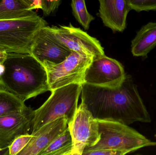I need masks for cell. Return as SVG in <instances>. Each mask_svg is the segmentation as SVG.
Returning a JSON list of instances; mask_svg holds the SVG:
<instances>
[{"mask_svg": "<svg viewBox=\"0 0 156 155\" xmlns=\"http://www.w3.org/2000/svg\"><path fill=\"white\" fill-rule=\"evenodd\" d=\"M81 102L97 120L132 124L150 123L151 118L131 75L117 88L82 84Z\"/></svg>", "mask_w": 156, "mask_h": 155, "instance_id": "6da1fadb", "label": "cell"}, {"mask_svg": "<svg viewBox=\"0 0 156 155\" xmlns=\"http://www.w3.org/2000/svg\"><path fill=\"white\" fill-rule=\"evenodd\" d=\"M0 76V90L25 102L49 91L47 73L43 65L30 53H8Z\"/></svg>", "mask_w": 156, "mask_h": 155, "instance_id": "7a4b0ae2", "label": "cell"}, {"mask_svg": "<svg viewBox=\"0 0 156 155\" xmlns=\"http://www.w3.org/2000/svg\"><path fill=\"white\" fill-rule=\"evenodd\" d=\"M100 139L92 147L84 151L96 149H111L124 155L134 153L144 147L156 146V142L120 122L98 120Z\"/></svg>", "mask_w": 156, "mask_h": 155, "instance_id": "3957f363", "label": "cell"}, {"mask_svg": "<svg viewBox=\"0 0 156 155\" xmlns=\"http://www.w3.org/2000/svg\"><path fill=\"white\" fill-rule=\"evenodd\" d=\"M81 90V84H71L52 91L47 100L34 110L31 134L58 118L66 117L68 123L71 122L77 110Z\"/></svg>", "mask_w": 156, "mask_h": 155, "instance_id": "277c9868", "label": "cell"}, {"mask_svg": "<svg viewBox=\"0 0 156 155\" xmlns=\"http://www.w3.org/2000/svg\"><path fill=\"white\" fill-rule=\"evenodd\" d=\"M47 25L37 14L26 18L0 20V49L7 53L31 54L35 33Z\"/></svg>", "mask_w": 156, "mask_h": 155, "instance_id": "5b68a950", "label": "cell"}, {"mask_svg": "<svg viewBox=\"0 0 156 155\" xmlns=\"http://www.w3.org/2000/svg\"><path fill=\"white\" fill-rule=\"evenodd\" d=\"M93 59L91 56L72 51L61 63H44L42 65L47 73L49 91L71 84H83L85 71Z\"/></svg>", "mask_w": 156, "mask_h": 155, "instance_id": "8992f818", "label": "cell"}, {"mask_svg": "<svg viewBox=\"0 0 156 155\" xmlns=\"http://www.w3.org/2000/svg\"><path fill=\"white\" fill-rule=\"evenodd\" d=\"M73 147L70 155H82L84 149L95 145L100 139L99 123L81 102L68 123Z\"/></svg>", "mask_w": 156, "mask_h": 155, "instance_id": "52a82bcc", "label": "cell"}, {"mask_svg": "<svg viewBox=\"0 0 156 155\" xmlns=\"http://www.w3.org/2000/svg\"><path fill=\"white\" fill-rule=\"evenodd\" d=\"M126 76L122 65L104 55L93 59L85 71L83 83L115 88L121 86Z\"/></svg>", "mask_w": 156, "mask_h": 155, "instance_id": "ba28073f", "label": "cell"}, {"mask_svg": "<svg viewBox=\"0 0 156 155\" xmlns=\"http://www.w3.org/2000/svg\"><path fill=\"white\" fill-rule=\"evenodd\" d=\"M55 36L71 51L95 58L104 55L103 47L99 40L89 35L71 23L68 25L50 26Z\"/></svg>", "mask_w": 156, "mask_h": 155, "instance_id": "9c48e42d", "label": "cell"}, {"mask_svg": "<svg viewBox=\"0 0 156 155\" xmlns=\"http://www.w3.org/2000/svg\"><path fill=\"white\" fill-rule=\"evenodd\" d=\"M71 52L55 36L50 26L42 27L34 35L31 54L42 64L45 62L56 64L61 63Z\"/></svg>", "mask_w": 156, "mask_h": 155, "instance_id": "30bf717a", "label": "cell"}, {"mask_svg": "<svg viewBox=\"0 0 156 155\" xmlns=\"http://www.w3.org/2000/svg\"><path fill=\"white\" fill-rule=\"evenodd\" d=\"M34 110L27 107L22 112L0 116V149L9 147L16 137L29 134Z\"/></svg>", "mask_w": 156, "mask_h": 155, "instance_id": "8fae6325", "label": "cell"}, {"mask_svg": "<svg viewBox=\"0 0 156 155\" xmlns=\"http://www.w3.org/2000/svg\"><path fill=\"white\" fill-rule=\"evenodd\" d=\"M68 126L66 117L58 118L43 126L34 133L18 155H39L49 144Z\"/></svg>", "mask_w": 156, "mask_h": 155, "instance_id": "7c38bea8", "label": "cell"}, {"mask_svg": "<svg viewBox=\"0 0 156 155\" xmlns=\"http://www.w3.org/2000/svg\"><path fill=\"white\" fill-rule=\"evenodd\" d=\"M99 16L103 23L114 32H122L131 10L126 0H99Z\"/></svg>", "mask_w": 156, "mask_h": 155, "instance_id": "4fadbf2b", "label": "cell"}, {"mask_svg": "<svg viewBox=\"0 0 156 155\" xmlns=\"http://www.w3.org/2000/svg\"><path fill=\"white\" fill-rule=\"evenodd\" d=\"M156 46V22H149L143 26L132 40L131 51L133 55L146 57Z\"/></svg>", "mask_w": 156, "mask_h": 155, "instance_id": "5bb4252c", "label": "cell"}, {"mask_svg": "<svg viewBox=\"0 0 156 155\" xmlns=\"http://www.w3.org/2000/svg\"><path fill=\"white\" fill-rule=\"evenodd\" d=\"M36 14L26 0H0V20L26 18Z\"/></svg>", "mask_w": 156, "mask_h": 155, "instance_id": "9a60e30c", "label": "cell"}, {"mask_svg": "<svg viewBox=\"0 0 156 155\" xmlns=\"http://www.w3.org/2000/svg\"><path fill=\"white\" fill-rule=\"evenodd\" d=\"M72 147V136L68 126L39 155H70Z\"/></svg>", "mask_w": 156, "mask_h": 155, "instance_id": "2e32d148", "label": "cell"}, {"mask_svg": "<svg viewBox=\"0 0 156 155\" xmlns=\"http://www.w3.org/2000/svg\"><path fill=\"white\" fill-rule=\"evenodd\" d=\"M27 106L12 94L0 90V116L20 113Z\"/></svg>", "mask_w": 156, "mask_h": 155, "instance_id": "e0dca14e", "label": "cell"}, {"mask_svg": "<svg viewBox=\"0 0 156 155\" xmlns=\"http://www.w3.org/2000/svg\"><path fill=\"white\" fill-rule=\"evenodd\" d=\"M71 6L76 20L85 30H88L94 17L88 12L85 0H71Z\"/></svg>", "mask_w": 156, "mask_h": 155, "instance_id": "ac0fdd59", "label": "cell"}, {"mask_svg": "<svg viewBox=\"0 0 156 155\" xmlns=\"http://www.w3.org/2000/svg\"><path fill=\"white\" fill-rule=\"evenodd\" d=\"M33 137L31 134L19 136L9 146V155H17L25 148Z\"/></svg>", "mask_w": 156, "mask_h": 155, "instance_id": "d6986e66", "label": "cell"}, {"mask_svg": "<svg viewBox=\"0 0 156 155\" xmlns=\"http://www.w3.org/2000/svg\"><path fill=\"white\" fill-rule=\"evenodd\" d=\"M131 10L137 12L156 10V0H126Z\"/></svg>", "mask_w": 156, "mask_h": 155, "instance_id": "ffe728a7", "label": "cell"}, {"mask_svg": "<svg viewBox=\"0 0 156 155\" xmlns=\"http://www.w3.org/2000/svg\"><path fill=\"white\" fill-rule=\"evenodd\" d=\"M42 8L45 15L53 13L60 5L61 0H41Z\"/></svg>", "mask_w": 156, "mask_h": 155, "instance_id": "44dd1931", "label": "cell"}, {"mask_svg": "<svg viewBox=\"0 0 156 155\" xmlns=\"http://www.w3.org/2000/svg\"><path fill=\"white\" fill-rule=\"evenodd\" d=\"M30 5L32 10L41 9L42 8V2L41 0H26Z\"/></svg>", "mask_w": 156, "mask_h": 155, "instance_id": "7402d4cb", "label": "cell"}, {"mask_svg": "<svg viewBox=\"0 0 156 155\" xmlns=\"http://www.w3.org/2000/svg\"><path fill=\"white\" fill-rule=\"evenodd\" d=\"M8 53L5 51L0 49V63L3 64L6 60Z\"/></svg>", "mask_w": 156, "mask_h": 155, "instance_id": "603a6c76", "label": "cell"}, {"mask_svg": "<svg viewBox=\"0 0 156 155\" xmlns=\"http://www.w3.org/2000/svg\"><path fill=\"white\" fill-rule=\"evenodd\" d=\"M0 155H9V147L0 149Z\"/></svg>", "mask_w": 156, "mask_h": 155, "instance_id": "cb8c5ba5", "label": "cell"}, {"mask_svg": "<svg viewBox=\"0 0 156 155\" xmlns=\"http://www.w3.org/2000/svg\"><path fill=\"white\" fill-rule=\"evenodd\" d=\"M5 71V66L3 64L0 63V76H2Z\"/></svg>", "mask_w": 156, "mask_h": 155, "instance_id": "d4e9b609", "label": "cell"}]
</instances>
